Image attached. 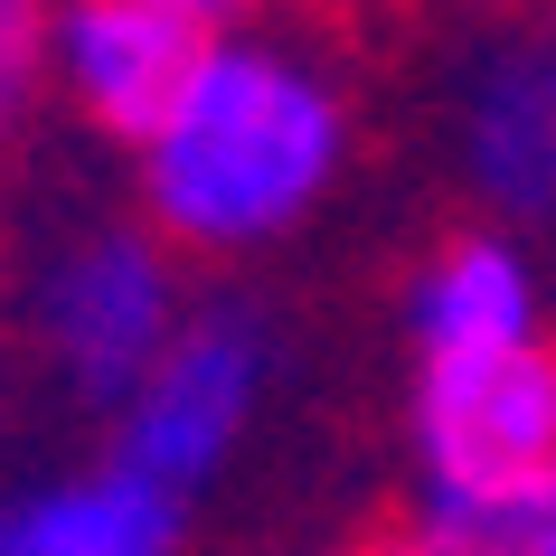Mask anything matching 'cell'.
Here are the masks:
<instances>
[{
	"instance_id": "obj_5",
	"label": "cell",
	"mask_w": 556,
	"mask_h": 556,
	"mask_svg": "<svg viewBox=\"0 0 556 556\" xmlns=\"http://www.w3.org/2000/svg\"><path fill=\"white\" fill-rule=\"evenodd\" d=\"M227 20L207 0H76L48 20V66L114 142H151Z\"/></svg>"
},
{
	"instance_id": "obj_4",
	"label": "cell",
	"mask_w": 556,
	"mask_h": 556,
	"mask_svg": "<svg viewBox=\"0 0 556 556\" xmlns=\"http://www.w3.org/2000/svg\"><path fill=\"white\" fill-rule=\"evenodd\" d=\"M38 330H48L58 368L76 378V396L132 406L142 378L161 368V350H170V330H179L161 245L132 236V227H104L86 245H66L48 293H38Z\"/></svg>"
},
{
	"instance_id": "obj_11",
	"label": "cell",
	"mask_w": 556,
	"mask_h": 556,
	"mask_svg": "<svg viewBox=\"0 0 556 556\" xmlns=\"http://www.w3.org/2000/svg\"><path fill=\"white\" fill-rule=\"evenodd\" d=\"M387 556H509V547L481 538V528H415V538H396Z\"/></svg>"
},
{
	"instance_id": "obj_10",
	"label": "cell",
	"mask_w": 556,
	"mask_h": 556,
	"mask_svg": "<svg viewBox=\"0 0 556 556\" xmlns=\"http://www.w3.org/2000/svg\"><path fill=\"white\" fill-rule=\"evenodd\" d=\"M491 538H500L509 556H556V481H538V491H528L519 509L491 528Z\"/></svg>"
},
{
	"instance_id": "obj_1",
	"label": "cell",
	"mask_w": 556,
	"mask_h": 556,
	"mask_svg": "<svg viewBox=\"0 0 556 556\" xmlns=\"http://www.w3.org/2000/svg\"><path fill=\"white\" fill-rule=\"evenodd\" d=\"M340 170V104L293 48L217 38L142 142V199L189 245H264Z\"/></svg>"
},
{
	"instance_id": "obj_3",
	"label": "cell",
	"mask_w": 556,
	"mask_h": 556,
	"mask_svg": "<svg viewBox=\"0 0 556 556\" xmlns=\"http://www.w3.org/2000/svg\"><path fill=\"white\" fill-rule=\"evenodd\" d=\"M255 387H264V330L245 321V312H199V321H179L170 350H161V368L142 378V396L123 406L114 471L189 500L207 471L227 463V443L245 434Z\"/></svg>"
},
{
	"instance_id": "obj_9",
	"label": "cell",
	"mask_w": 556,
	"mask_h": 556,
	"mask_svg": "<svg viewBox=\"0 0 556 556\" xmlns=\"http://www.w3.org/2000/svg\"><path fill=\"white\" fill-rule=\"evenodd\" d=\"M38 66H48V10L0 0V142H10V132H20V114H29Z\"/></svg>"
},
{
	"instance_id": "obj_8",
	"label": "cell",
	"mask_w": 556,
	"mask_h": 556,
	"mask_svg": "<svg viewBox=\"0 0 556 556\" xmlns=\"http://www.w3.org/2000/svg\"><path fill=\"white\" fill-rule=\"evenodd\" d=\"M415 340L425 358H500L538 340V283L500 236H463L415 283Z\"/></svg>"
},
{
	"instance_id": "obj_6",
	"label": "cell",
	"mask_w": 556,
	"mask_h": 556,
	"mask_svg": "<svg viewBox=\"0 0 556 556\" xmlns=\"http://www.w3.org/2000/svg\"><path fill=\"white\" fill-rule=\"evenodd\" d=\"M463 161L509 217H556V48H509L471 86Z\"/></svg>"
},
{
	"instance_id": "obj_2",
	"label": "cell",
	"mask_w": 556,
	"mask_h": 556,
	"mask_svg": "<svg viewBox=\"0 0 556 556\" xmlns=\"http://www.w3.org/2000/svg\"><path fill=\"white\" fill-rule=\"evenodd\" d=\"M415 443L434 481V528L491 538L538 481H556V350L528 340L500 358H425Z\"/></svg>"
},
{
	"instance_id": "obj_7",
	"label": "cell",
	"mask_w": 556,
	"mask_h": 556,
	"mask_svg": "<svg viewBox=\"0 0 556 556\" xmlns=\"http://www.w3.org/2000/svg\"><path fill=\"white\" fill-rule=\"evenodd\" d=\"M179 547V500L132 481V471H86L58 491L0 500V556H170Z\"/></svg>"
}]
</instances>
